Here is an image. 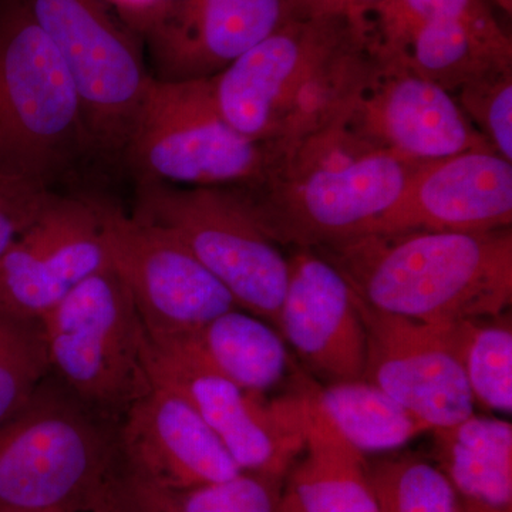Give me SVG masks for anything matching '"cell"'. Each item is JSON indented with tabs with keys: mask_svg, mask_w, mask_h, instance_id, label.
I'll list each match as a JSON object with an SVG mask.
<instances>
[{
	"mask_svg": "<svg viewBox=\"0 0 512 512\" xmlns=\"http://www.w3.org/2000/svg\"><path fill=\"white\" fill-rule=\"evenodd\" d=\"M383 66L369 19H295L211 77L222 116L281 150L342 119Z\"/></svg>",
	"mask_w": 512,
	"mask_h": 512,
	"instance_id": "1",
	"label": "cell"
},
{
	"mask_svg": "<svg viewBox=\"0 0 512 512\" xmlns=\"http://www.w3.org/2000/svg\"><path fill=\"white\" fill-rule=\"evenodd\" d=\"M315 249L366 305L390 315L446 325L511 306V228L363 234Z\"/></svg>",
	"mask_w": 512,
	"mask_h": 512,
	"instance_id": "2",
	"label": "cell"
},
{
	"mask_svg": "<svg viewBox=\"0 0 512 512\" xmlns=\"http://www.w3.org/2000/svg\"><path fill=\"white\" fill-rule=\"evenodd\" d=\"M348 117L281 150L268 147L261 180L238 187L279 245L318 248L359 235L421 163L377 146Z\"/></svg>",
	"mask_w": 512,
	"mask_h": 512,
	"instance_id": "3",
	"label": "cell"
},
{
	"mask_svg": "<svg viewBox=\"0 0 512 512\" xmlns=\"http://www.w3.org/2000/svg\"><path fill=\"white\" fill-rule=\"evenodd\" d=\"M121 463L119 423L53 373L0 424V510H92Z\"/></svg>",
	"mask_w": 512,
	"mask_h": 512,
	"instance_id": "4",
	"label": "cell"
},
{
	"mask_svg": "<svg viewBox=\"0 0 512 512\" xmlns=\"http://www.w3.org/2000/svg\"><path fill=\"white\" fill-rule=\"evenodd\" d=\"M89 157L66 64L22 0H0V171L57 191Z\"/></svg>",
	"mask_w": 512,
	"mask_h": 512,
	"instance_id": "5",
	"label": "cell"
},
{
	"mask_svg": "<svg viewBox=\"0 0 512 512\" xmlns=\"http://www.w3.org/2000/svg\"><path fill=\"white\" fill-rule=\"evenodd\" d=\"M131 215L167 229L244 309L278 323L288 256L238 187H181L138 181Z\"/></svg>",
	"mask_w": 512,
	"mask_h": 512,
	"instance_id": "6",
	"label": "cell"
},
{
	"mask_svg": "<svg viewBox=\"0 0 512 512\" xmlns=\"http://www.w3.org/2000/svg\"><path fill=\"white\" fill-rule=\"evenodd\" d=\"M42 320L53 375L101 416L119 423L153 389L150 336L113 266L84 279Z\"/></svg>",
	"mask_w": 512,
	"mask_h": 512,
	"instance_id": "7",
	"label": "cell"
},
{
	"mask_svg": "<svg viewBox=\"0 0 512 512\" xmlns=\"http://www.w3.org/2000/svg\"><path fill=\"white\" fill-rule=\"evenodd\" d=\"M268 147L239 134L222 116L212 79H151L121 164L134 183L244 187L261 180Z\"/></svg>",
	"mask_w": 512,
	"mask_h": 512,
	"instance_id": "8",
	"label": "cell"
},
{
	"mask_svg": "<svg viewBox=\"0 0 512 512\" xmlns=\"http://www.w3.org/2000/svg\"><path fill=\"white\" fill-rule=\"evenodd\" d=\"M72 77L94 157L121 164L153 79L133 33L104 0H22Z\"/></svg>",
	"mask_w": 512,
	"mask_h": 512,
	"instance_id": "9",
	"label": "cell"
},
{
	"mask_svg": "<svg viewBox=\"0 0 512 512\" xmlns=\"http://www.w3.org/2000/svg\"><path fill=\"white\" fill-rule=\"evenodd\" d=\"M90 197L110 265L153 342L191 332L238 308L227 288L171 232L138 220L109 198Z\"/></svg>",
	"mask_w": 512,
	"mask_h": 512,
	"instance_id": "10",
	"label": "cell"
},
{
	"mask_svg": "<svg viewBox=\"0 0 512 512\" xmlns=\"http://www.w3.org/2000/svg\"><path fill=\"white\" fill-rule=\"evenodd\" d=\"M148 367L153 384L187 400L241 471L288 476L303 447V394L265 403L197 359L151 340Z\"/></svg>",
	"mask_w": 512,
	"mask_h": 512,
	"instance_id": "11",
	"label": "cell"
},
{
	"mask_svg": "<svg viewBox=\"0 0 512 512\" xmlns=\"http://www.w3.org/2000/svg\"><path fill=\"white\" fill-rule=\"evenodd\" d=\"M366 332L363 379L429 424L453 426L474 414L453 325H433L370 308L357 296Z\"/></svg>",
	"mask_w": 512,
	"mask_h": 512,
	"instance_id": "12",
	"label": "cell"
},
{
	"mask_svg": "<svg viewBox=\"0 0 512 512\" xmlns=\"http://www.w3.org/2000/svg\"><path fill=\"white\" fill-rule=\"evenodd\" d=\"M305 16L311 15L303 0H165L141 35L154 79H211Z\"/></svg>",
	"mask_w": 512,
	"mask_h": 512,
	"instance_id": "13",
	"label": "cell"
},
{
	"mask_svg": "<svg viewBox=\"0 0 512 512\" xmlns=\"http://www.w3.org/2000/svg\"><path fill=\"white\" fill-rule=\"evenodd\" d=\"M110 265L90 195L56 191L0 256V311L42 319L84 279Z\"/></svg>",
	"mask_w": 512,
	"mask_h": 512,
	"instance_id": "14",
	"label": "cell"
},
{
	"mask_svg": "<svg viewBox=\"0 0 512 512\" xmlns=\"http://www.w3.org/2000/svg\"><path fill=\"white\" fill-rule=\"evenodd\" d=\"M512 161L467 151L421 161L399 198L363 234L488 232L511 228Z\"/></svg>",
	"mask_w": 512,
	"mask_h": 512,
	"instance_id": "15",
	"label": "cell"
},
{
	"mask_svg": "<svg viewBox=\"0 0 512 512\" xmlns=\"http://www.w3.org/2000/svg\"><path fill=\"white\" fill-rule=\"evenodd\" d=\"M276 330L326 384L365 376L366 332L357 295L315 248H293Z\"/></svg>",
	"mask_w": 512,
	"mask_h": 512,
	"instance_id": "16",
	"label": "cell"
},
{
	"mask_svg": "<svg viewBox=\"0 0 512 512\" xmlns=\"http://www.w3.org/2000/svg\"><path fill=\"white\" fill-rule=\"evenodd\" d=\"M348 119L377 146L416 161L495 151L454 94L414 73L404 57L383 59L382 69Z\"/></svg>",
	"mask_w": 512,
	"mask_h": 512,
	"instance_id": "17",
	"label": "cell"
},
{
	"mask_svg": "<svg viewBox=\"0 0 512 512\" xmlns=\"http://www.w3.org/2000/svg\"><path fill=\"white\" fill-rule=\"evenodd\" d=\"M119 448L124 467L161 487L221 483L242 473L191 404L158 384L121 417Z\"/></svg>",
	"mask_w": 512,
	"mask_h": 512,
	"instance_id": "18",
	"label": "cell"
},
{
	"mask_svg": "<svg viewBox=\"0 0 512 512\" xmlns=\"http://www.w3.org/2000/svg\"><path fill=\"white\" fill-rule=\"evenodd\" d=\"M303 447L285 478L301 512H379L362 451L323 412L316 390L305 393Z\"/></svg>",
	"mask_w": 512,
	"mask_h": 512,
	"instance_id": "19",
	"label": "cell"
},
{
	"mask_svg": "<svg viewBox=\"0 0 512 512\" xmlns=\"http://www.w3.org/2000/svg\"><path fill=\"white\" fill-rule=\"evenodd\" d=\"M153 343L197 359L255 397L278 386L288 370L281 333L244 309H231L201 328Z\"/></svg>",
	"mask_w": 512,
	"mask_h": 512,
	"instance_id": "20",
	"label": "cell"
},
{
	"mask_svg": "<svg viewBox=\"0 0 512 512\" xmlns=\"http://www.w3.org/2000/svg\"><path fill=\"white\" fill-rule=\"evenodd\" d=\"M404 59L414 73L454 94L484 74L512 69V42L485 3L463 15L427 23Z\"/></svg>",
	"mask_w": 512,
	"mask_h": 512,
	"instance_id": "21",
	"label": "cell"
},
{
	"mask_svg": "<svg viewBox=\"0 0 512 512\" xmlns=\"http://www.w3.org/2000/svg\"><path fill=\"white\" fill-rule=\"evenodd\" d=\"M430 433L436 466L464 501L512 508L510 421L473 414Z\"/></svg>",
	"mask_w": 512,
	"mask_h": 512,
	"instance_id": "22",
	"label": "cell"
},
{
	"mask_svg": "<svg viewBox=\"0 0 512 512\" xmlns=\"http://www.w3.org/2000/svg\"><path fill=\"white\" fill-rule=\"evenodd\" d=\"M285 478L242 471L231 480L161 487L120 463L110 494L121 512H281Z\"/></svg>",
	"mask_w": 512,
	"mask_h": 512,
	"instance_id": "23",
	"label": "cell"
},
{
	"mask_svg": "<svg viewBox=\"0 0 512 512\" xmlns=\"http://www.w3.org/2000/svg\"><path fill=\"white\" fill-rule=\"evenodd\" d=\"M323 412L357 450L389 453L431 427L386 392L365 379L328 383L316 390Z\"/></svg>",
	"mask_w": 512,
	"mask_h": 512,
	"instance_id": "24",
	"label": "cell"
},
{
	"mask_svg": "<svg viewBox=\"0 0 512 512\" xmlns=\"http://www.w3.org/2000/svg\"><path fill=\"white\" fill-rule=\"evenodd\" d=\"M454 342L474 400L487 409L512 412L510 315L453 325Z\"/></svg>",
	"mask_w": 512,
	"mask_h": 512,
	"instance_id": "25",
	"label": "cell"
},
{
	"mask_svg": "<svg viewBox=\"0 0 512 512\" xmlns=\"http://www.w3.org/2000/svg\"><path fill=\"white\" fill-rule=\"evenodd\" d=\"M379 512H460L458 494L436 464L414 454L367 461Z\"/></svg>",
	"mask_w": 512,
	"mask_h": 512,
	"instance_id": "26",
	"label": "cell"
},
{
	"mask_svg": "<svg viewBox=\"0 0 512 512\" xmlns=\"http://www.w3.org/2000/svg\"><path fill=\"white\" fill-rule=\"evenodd\" d=\"M50 373L43 320L0 311V424L29 402Z\"/></svg>",
	"mask_w": 512,
	"mask_h": 512,
	"instance_id": "27",
	"label": "cell"
},
{
	"mask_svg": "<svg viewBox=\"0 0 512 512\" xmlns=\"http://www.w3.org/2000/svg\"><path fill=\"white\" fill-rule=\"evenodd\" d=\"M487 0H379L367 13L383 59H402L421 28L434 20L463 15ZM491 5V3H490Z\"/></svg>",
	"mask_w": 512,
	"mask_h": 512,
	"instance_id": "28",
	"label": "cell"
},
{
	"mask_svg": "<svg viewBox=\"0 0 512 512\" xmlns=\"http://www.w3.org/2000/svg\"><path fill=\"white\" fill-rule=\"evenodd\" d=\"M454 97L495 153L512 161V69L471 80Z\"/></svg>",
	"mask_w": 512,
	"mask_h": 512,
	"instance_id": "29",
	"label": "cell"
},
{
	"mask_svg": "<svg viewBox=\"0 0 512 512\" xmlns=\"http://www.w3.org/2000/svg\"><path fill=\"white\" fill-rule=\"evenodd\" d=\"M55 192L0 171V256L33 224Z\"/></svg>",
	"mask_w": 512,
	"mask_h": 512,
	"instance_id": "30",
	"label": "cell"
},
{
	"mask_svg": "<svg viewBox=\"0 0 512 512\" xmlns=\"http://www.w3.org/2000/svg\"><path fill=\"white\" fill-rule=\"evenodd\" d=\"M309 15L349 16V18H367L369 10L379 0H303Z\"/></svg>",
	"mask_w": 512,
	"mask_h": 512,
	"instance_id": "31",
	"label": "cell"
},
{
	"mask_svg": "<svg viewBox=\"0 0 512 512\" xmlns=\"http://www.w3.org/2000/svg\"><path fill=\"white\" fill-rule=\"evenodd\" d=\"M116 6L126 23L141 33L165 0H104Z\"/></svg>",
	"mask_w": 512,
	"mask_h": 512,
	"instance_id": "32",
	"label": "cell"
},
{
	"mask_svg": "<svg viewBox=\"0 0 512 512\" xmlns=\"http://www.w3.org/2000/svg\"><path fill=\"white\" fill-rule=\"evenodd\" d=\"M109 488H107L106 494H104L103 497L100 498L99 503L94 505L92 510H90L89 512H121L120 508L117 507V504L114 503Z\"/></svg>",
	"mask_w": 512,
	"mask_h": 512,
	"instance_id": "33",
	"label": "cell"
},
{
	"mask_svg": "<svg viewBox=\"0 0 512 512\" xmlns=\"http://www.w3.org/2000/svg\"><path fill=\"white\" fill-rule=\"evenodd\" d=\"M464 512H512V508L488 507V505L464 501Z\"/></svg>",
	"mask_w": 512,
	"mask_h": 512,
	"instance_id": "34",
	"label": "cell"
},
{
	"mask_svg": "<svg viewBox=\"0 0 512 512\" xmlns=\"http://www.w3.org/2000/svg\"><path fill=\"white\" fill-rule=\"evenodd\" d=\"M281 512H301L299 511L298 505H296L295 501H293L291 494L285 490V487L284 495H282Z\"/></svg>",
	"mask_w": 512,
	"mask_h": 512,
	"instance_id": "35",
	"label": "cell"
},
{
	"mask_svg": "<svg viewBox=\"0 0 512 512\" xmlns=\"http://www.w3.org/2000/svg\"><path fill=\"white\" fill-rule=\"evenodd\" d=\"M491 5H497L498 8L504 10L505 13L511 15L512 13V0H487Z\"/></svg>",
	"mask_w": 512,
	"mask_h": 512,
	"instance_id": "36",
	"label": "cell"
},
{
	"mask_svg": "<svg viewBox=\"0 0 512 512\" xmlns=\"http://www.w3.org/2000/svg\"><path fill=\"white\" fill-rule=\"evenodd\" d=\"M0 512H67V511H12V510H0Z\"/></svg>",
	"mask_w": 512,
	"mask_h": 512,
	"instance_id": "37",
	"label": "cell"
}]
</instances>
